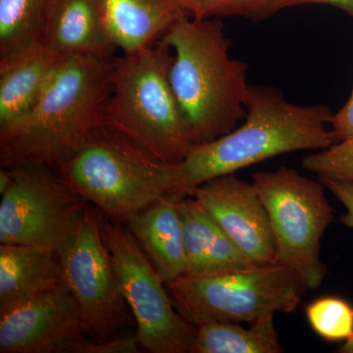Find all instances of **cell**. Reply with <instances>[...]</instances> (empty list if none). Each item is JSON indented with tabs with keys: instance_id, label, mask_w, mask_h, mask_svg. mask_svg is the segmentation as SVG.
<instances>
[{
	"instance_id": "1",
	"label": "cell",
	"mask_w": 353,
	"mask_h": 353,
	"mask_svg": "<svg viewBox=\"0 0 353 353\" xmlns=\"http://www.w3.org/2000/svg\"><path fill=\"white\" fill-rule=\"evenodd\" d=\"M113 55L71 54L57 68L36 103L0 127L1 168H57L104 122L113 90Z\"/></svg>"
},
{
	"instance_id": "2",
	"label": "cell",
	"mask_w": 353,
	"mask_h": 353,
	"mask_svg": "<svg viewBox=\"0 0 353 353\" xmlns=\"http://www.w3.org/2000/svg\"><path fill=\"white\" fill-rule=\"evenodd\" d=\"M246 108L240 127L214 141L192 145L185 159L174 165L178 201L217 176L285 153L321 150L339 143L328 129L334 115L328 106L299 105L288 101L277 88L250 85Z\"/></svg>"
},
{
	"instance_id": "3",
	"label": "cell",
	"mask_w": 353,
	"mask_h": 353,
	"mask_svg": "<svg viewBox=\"0 0 353 353\" xmlns=\"http://www.w3.org/2000/svg\"><path fill=\"white\" fill-rule=\"evenodd\" d=\"M161 41L173 51L171 87L192 145L236 129L248 114V65L230 55L222 21L183 16Z\"/></svg>"
},
{
	"instance_id": "4",
	"label": "cell",
	"mask_w": 353,
	"mask_h": 353,
	"mask_svg": "<svg viewBox=\"0 0 353 353\" xmlns=\"http://www.w3.org/2000/svg\"><path fill=\"white\" fill-rule=\"evenodd\" d=\"M53 171L115 222H126L163 197L176 199L174 164L165 163L105 122Z\"/></svg>"
},
{
	"instance_id": "5",
	"label": "cell",
	"mask_w": 353,
	"mask_h": 353,
	"mask_svg": "<svg viewBox=\"0 0 353 353\" xmlns=\"http://www.w3.org/2000/svg\"><path fill=\"white\" fill-rule=\"evenodd\" d=\"M173 51L157 43L115 58V75L104 122L167 164L182 162L192 143L172 90Z\"/></svg>"
},
{
	"instance_id": "6",
	"label": "cell",
	"mask_w": 353,
	"mask_h": 353,
	"mask_svg": "<svg viewBox=\"0 0 353 353\" xmlns=\"http://www.w3.org/2000/svg\"><path fill=\"white\" fill-rule=\"evenodd\" d=\"M166 285L178 312L194 326L253 323L296 310L308 288L290 267L277 263L219 275L183 276Z\"/></svg>"
},
{
	"instance_id": "7",
	"label": "cell",
	"mask_w": 353,
	"mask_h": 353,
	"mask_svg": "<svg viewBox=\"0 0 353 353\" xmlns=\"http://www.w3.org/2000/svg\"><path fill=\"white\" fill-rule=\"evenodd\" d=\"M278 248V263L296 272L308 290H317L327 274L321 241L334 222V211L324 185L289 167L252 174Z\"/></svg>"
},
{
	"instance_id": "8",
	"label": "cell",
	"mask_w": 353,
	"mask_h": 353,
	"mask_svg": "<svg viewBox=\"0 0 353 353\" xmlns=\"http://www.w3.org/2000/svg\"><path fill=\"white\" fill-rule=\"evenodd\" d=\"M97 213L121 294L136 322L139 347L152 353H190L196 326L178 312L166 285L126 225Z\"/></svg>"
},
{
	"instance_id": "9",
	"label": "cell",
	"mask_w": 353,
	"mask_h": 353,
	"mask_svg": "<svg viewBox=\"0 0 353 353\" xmlns=\"http://www.w3.org/2000/svg\"><path fill=\"white\" fill-rule=\"evenodd\" d=\"M12 182L1 194L0 245L58 250L85 217L90 202L70 189L50 168H8Z\"/></svg>"
},
{
	"instance_id": "10",
	"label": "cell",
	"mask_w": 353,
	"mask_h": 353,
	"mask_svg": "<svg viewBox=\"0 0 353 353\" xmlns=\"http://www.w3.org/2000/svg\"><path fill=\"white\" fill-rule=\"evenodd\" d=\"M58 252L63 282L75 299L88 336L109 341L131 334V309L121 294L112 259L102 238L99 213L92 204Z\"/></svg>"
},
{
	"instance_id": "11",
	"label": "cell",
	"mask_w": 353,
	"mask_h": 353,
	"mask_svg": "<svg viewBox=\"0 0 353 353\" xmlns=\"http://www.w3.org/2000/svg\"><path fill=\"white\" fill-rule=\"evenodd\" d=\"M119 341L88 336L64 282L0 316L1 353H119Z\"/></svg>"
},
{
	"instance_id": "12",
	"label": "cell",
	"mask_w": 353,
	"mask_h": 353,
	"mask_svg": "<svg viewBox=\"0 0 353 353\" xmlns=\"http://www.w3.org/2000/svg\"><path fill=\"white\" fill-rule=\"evenodd\" d=\"M239 248L257 266L278 263L268 212L253 183L234 174L217 176L192 192Z\"/></svg>"
},
{
	"instance_id": "13",
	"label": "cell",
	"mask_w": 353,
	"mask_h": 353,
	"mask_svg": "<svg viewBox=\"0 0 353 353\" xmlns=\"http://www.w3.org/2000/svg\"><path fill=\"white\" fill-rule=\"evenodd\" d=\"M178 208L185 234V276L219 275L250 270L257 266L196 199L188 196L181 199Z\"/></svg>"
},
{
	"instance_id": "14",
	"label": "cell",
	"mask_w": 353,
	"mask_h": 353,
	"mask_svg": "<svg viewBox=\"0 0 353 353\" xmlns=\"http://www.w3.org/2000/svg\"><path fill=\"white\" fill-rule=\"evenodd\" d=\"M178 201L163 197L124 223L165 284L187 274L185 234Z\"/></svg>"
},
{
	"instance_id": "15",
	"label": "cell",
	"mask_w": 353,
	"mask_h": 353,
	"mask_svg": "<svg viewBox=\"0 0 353 353\" xmlns=\"http://www.w3.org/2000/svg\"><path fill=\"white\" fill-rule=\"evenodd\" d=\"M63 282L54 248L0 245V316Z\"/></svg>"
},
{
	"instance_id": "16",
	"label": "cell",
	"mask_w": 353,
	"mask_h": 353,
	"mask_svg": "<svg viewBox=\"0 0 353 353\" xmlns=\"http://www.w3.org/2000/svg\"><path fill=\"white\" fill-rule=\"evenodd\" d=\"M41 41L62 57L113 55L101 0H52Z\"/></svg>"
},
{
	"instance_id": "17",
	"label": "cell",
	"mask_w": 353,
	"mask_h": 353,
	"mask_svg": "<svg viewBox=\"0 0 353 353\" xmlns=\"http://www.w3.org/2000/svg\"><path fill=\"white\" fill-rule=\"evenodd\" d=\"M62 57L39 39L0 61V127L32 108Z\"/></svg>"
},
{
	"instance_id": "18",
	"label": "cell",
	"mask_w": 353,
	"mask_h": 353,
	"mask_svg": "<svg viewBox=\"0 0 353 353\" xmlns=\"http://www.w3.org/2000/svg\"><path fill=\"white\" fill-rule=\"evenodd\" d=\"M101 3L109 37L124 53L153 46L176 21L190 16L178 0H101Z\"/></svg>"
},
{
	"instance_id": "19",
	"label": "cell",
	"mask_w": 353,
	"mask_h": 353,
	"mask_svg": "<svg viewBox=\"0 0 353 353\" xmlns=\"http://www.w3.org/2000/svg\"><path fill=\"white\" fill-rule=\"evenodd\" d=\"M274 324V316L250 325L212 322L196 326L190 353L284 352Z\"/></svg>"
},
{
	"instance_id": "20",
	"label": "cell",
	"mask_w": 353,
	"mask_h": 353,
	"mask_svg": "<svg viewBox=\"0 0 353 353\" xmlns=\"http://www.w3.org/2000/svg\"><path fill=\"white\" fill-rule=\"evenodd\" d=\"M52 0H0V61L43 36Z\"/></svg>"
},
{
	"instance_id": "21",
	"label": "cell",
	"mask_w": 353,
	"mask_h": 353,
	"mask_svg": "<svg viewBox=\"0 0 353 353\" xmlns=\"http://www.w3.org/2000/svg\"><path fill=\"white\" fill-rule=\"evenodd\" d=\"M311 329L329 343L353 340V304L343 297L327 296L305 305Z\"/></svg>"
},
{
	"instance_id": "22",
	"label": "cell",
	"mask_w": 353,
	"mask_h": 353,
	"mask_svg": "<svg viewBox=\"0 0 353 353\" xmlns=\"http://www.w3.org/2000/svg\"><path fill=\"white\" fill-rule=\"evenodd\" d=\"M301 166L319 176L353 183V138L303 158Z\"/></svg>"
},
{
	"instance_id": "23",
	"label": "cell",
	"mask_w": 353,
	"mask_h": 353,
	"mask_svg": "<svg viewBox=\"0 0 353 353\" xmlns=\"http://www.w3.org/2000/svg\"><path fill=\"white\" fill-rule=\"evenodd\" d=\"M306 4H323L347 13L353 19V0H263L262 19L270 17L284 9Z\"/></svg>"
},
{
	"instance_id": "24",
	"label": "cell",
	"mask_w": 353,
	"mask_h": 353,
	"mask_svg": "<svg viewBox=\"0 0 353 353\" xmlns=\"http://www.w3.org/2000/svg\"><path fill=\"white\" fill-rule=\"evenodd\" d=\"M319 180L324 187L345 206L347 211L340 217L341 224L353 229V183L336 180L328 176H319Z\"/></svg>"
},
{
	"instance_id": "25",
	"label": "cell",
	"mask_w": 353,
	"mask_h": 353,
	"mask_svg": "<svg viewBox=\"0 0 353 353\" xmlns=\"http://www.w3.org/2000/svg\"><path fill=\"white\" fill-rule=\"evenodd\" d=\"M178 2L183 10L194 19H210L228 16L224 0H178Z\"/></svg>"
},
{
	"instance_id": "26",
	"label": "cell",
	"mask_w": 353,
	"mask_h": 353,
	"mask_svg": "<svg viewBox=\"0 0 353 353\" xmlns=\"http://www.w3.org/2000/svg\"><path fill=\"white\" fill-rule=\"evenodd\" d=\"M330 126L339 141L353 138V88L345 105L334 114Z\"/></svg>"
},
{
	"instance_id": "27",
	"label": "cell",
	"mask_w": 353,
	"mask_h": 353,
	"mask_svg": "<svg viewBox=\"0 0 353 353\" xmlns=\"http://www.w3.org/2000/svg\"><path fill=\"white\" fill-rule=\"evenodd\" d=\"M228 16L262 20L263 0H224Z\"/></svg>"
},
{
	"instance_id": "28",
	"label": "cell",
	"mask_w": 353,
	"mask_h": 353,
	"mask_svg": "<svg viewBox=\"0 0 353 353\" xmlns=\"http://www.w3.org/2000/svg\"><path fill=\"white\" fill-rule=\"evenodd\" d=\"M336 352L353 353V340L345 341V343H341L340 347L336 348Z\"/></svg>"
}]
</instances>
